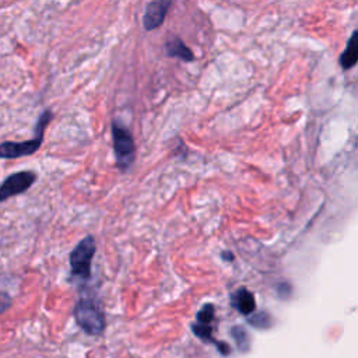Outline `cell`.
I'll use <instances>...</instances> for the list:
<instances>
[{"label":"cell","instance_id":"6da1fadb","mask_svg":"<svg viewBox=\"0 0 358 358\" xmlns=\"http://www.w3.org/2000/svg\"><path fill=\"white\" fill-rule=\"evenodd\" d=\"M52 119V112L49 110L44 111L40 117L37 126H35V137L27 142H5L0 144V158L5 160H13V158H22L27 155H33L38 151V148L42 144L45 128Z\"/></svg>","mask_w":358,"mask_h":358},{"label":"cell","instance_id":"7a4b0ae2","mask_svg":"<svg viewBox=\"0 0 358 358\" xmlns=\"http://www.w3.org/2000/svg\"><path fill=\"white\" fill-rule=\"evenodd\" d=\"M74 318L77 325L92 336H99L105 329L104 312L96 305L94 301L83 298L74 308Z\"/></svg>","mask_w":358,"mask_h":358},{"label":"cell","instance_id":"3957f363","mask_svg":"<svg viewBox=\"0 0 358 358\" xmlns=\"http://www.w3.org/2000/svg\"><path fill=\"white\" fill-rule=\"evenodd\" d=\"M96 255V241L92 235L80 241L70 253V271L73 278L88 280L92 275V262Z\"/></svg>","mask_w":358,"mask_h":358},{"label":"cell","instance_id":"277c9868","mask_svg":"<svg viewBox=\"0 0 358 358\" xmlns=\"http://www.w3.org/2000/svg\"><path fill=\"white\" fill-rule=\"evenodd\" d=\"M112 139L117 164L121 171H126L135 161V140L130 132L119 122H112Z\"/></svg>","mask_w":358,"mask_h":358},{"label":"cell","instance_id":"5b68a950","mask_svg":"<svg viewBox=\"0 0 358 358\" xmlns=\"http://www.w3.org/2000/svg\"><path fill=\"white\" fill-rule=\"evenodd\" d=\"M37 181V173L33 171H20L9 175L0 185V202H6L13 196L28 191Z\"/></svg>","mask_w":358,"mask_h":358},{"label":"cell","instance_id":"8992f818","mask_svg":"<svg viewBox=\"0 0 358 358\" xmlns=\"http://www.w3.org/2000/svg\"><path fill=\"white\" fill-rule=\"evenodd\" d=\"M172 5V0H154L146 6L143 17V27L146 31H153L162 26L168 9Z\"/></svg>","mask_w":358,"mask_h":358},{"label":"cell","instance_id":"52a82bcc","mask_svg":"<svg viewBox=\"0 0 358 358\" xmlns=\"http://www.w3.org/2000/svg\"><path fill=\"white\" fill-rule=\"evenodd\" d=\"M232 307L242 315H250L256 309V301L253 294L246 289H239L232 294Z\"/></svg>","mask_w":358,"mask_h":358},{"label":"cell","instance_id":"ba28073f","mask_svg":"<svg viewBox=\"0 0 358 358\" xmlns=\"http://www.w3.org/2000/svg\"><path fill=\"white\" fill-rule=\"evenodd\" d=\"M165 53L168 58H178L184 62H194L195 60V55L194 52L185 45V42L173 37L171 41L165 42Z\"/></svg>","mask_w":358,"mask_h":358},{"label":"cell","instance_id":"9c48e42d","mask_svg":"<svg viewBox=\"0 0 358 358\" xmlns=\"http://www.w3.org/2000/svg\"><path fill=\"white\" fill-rule=\"evenodd\" d=\"M355 38H357V31H352L351 37L348 38L346 49L340 55V60L339 62H340V65H341V67L344 70H348V69L354 67L357 60H358V49H357Z\"/></svg>","mask_w":358,"mask_h":358},{"label":"cell","instance_id":"30bf717a","mask_svg":"<svg viewBox=\"0 0 358 358\" xmlns=\"http://www.w3.org/2000/svg\"><path fill=\"white\" fill-rule=\"evenodd\" d=\"M231 334L232 337L235 339L237 344H238V348L241 351H248L249 350V336L248 333L244 330V327L241 326H235L231 329Z\"/></svg>","mask_w":358,"mask_h":358},{"label":"cell","instance_id":"8fae6325","mask_svg":"<svg viewBox=\"0 0 358 358\" xmlns=\"http://www.w3.org/2000/svg\"><path fill=\"white\" fill-rule=\"evenodd\" d=\"M248 322L255 326V327H259V329H267L272 326V318L271 315H267L266 312H259L256 315H253L252 318L248 319Z\"/></svg>","mask_w":358,"mask_h":358},{"label":"cell","instance_id":"7c38bea8","mask_svg":"<svg viewBox=\"0 0 358 358\" xmlns=\"http://www.w3.org/2000/svg\"><path fill=\"white\" fill-rule=\"evenodd\" d=\"M214 314H216V309L212 304H206L196 315V322L199 323H212L214 321Z\"/></svg>","mask_w":358,"mask_h":358},{"label":"cell","instance_id":"4fadbf2b","mask_svg":"<svg viewBox=\"0 0 358 358\" xmlns=\"http://www.w3.org/2000/svg\"><path fill=\"white\" fill-rule=\"evenodd\" d=\"M12 305V298L6 293H0V314H3Z\"/></svg>","mask_w":358,"mask_h":358},{"label":"cell","instance_id":"5bb4252c","mask_svg":"<svg viewBox=\"0 0 358 358\" xmlns=\"http://www.w3.org/2000/svg\"><path fill=\"white\" fill-rule=\"evenodd\" d=\"M223 257H227V259H230V260L232 259V256H231V255H225V253H223Z\"/></svg>","mask_w":358,"mask_h":358}]
</instances>
